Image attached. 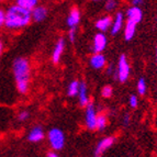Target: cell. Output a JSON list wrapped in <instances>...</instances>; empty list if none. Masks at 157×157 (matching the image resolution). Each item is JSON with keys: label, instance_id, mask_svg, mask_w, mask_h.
Instances as JSON below:
<instances>
[{"label": "cell", "instance_id": "1", "mask_svg": "<svg viewBox=\"0 0 157 157\" xmlns=\"http://www.w3.org/2000/svg\"><path fill=\"white\" fill-rule=\"evenodd\" d=\"M32 21L31 11L19 5H13L6 11L5 26L9 30H19L29 25Z\"/></svg>", "mask_w": 157, "mask_h": 157}, {"label": "cell", "instance_id": "2", "mask_svg": "<svg viewBox=\"0 0 157 157\" xmlns=\"http://www.w3.org/2000/svg\"><path fill=\"white\" fill-rule=\"evenodd\" d=\"M13 75L17 82V88L20 94H24L29 90L30 84V64L24 57H18L13 60L12 65Z\"/></svg>", "mask_w": 157, "mask_h": 157}, {"label": "cell", "instance_id": "3", "mask_svg": "<svg viewBox=\"0 0 157 157\" xmlns=\"http://www.w3.org/2000/svg\"><path fill=\"white\" fill-rule=\"evenodd\" d=\"M48 142L54 151H60L65 146V134L59 128H52L48 132Z\"/></svg>", "mask_w": 157, "mask_h": 157}, {"label": "cell", "instance_id": "4", "mask_svg": "<svg viewBox=\"0 0 157 157\" xmlns=\"http://www.w3.org/2000/svg\"><path fill=\"white\" fill-rule=\"evenodd\" d=\"M97 112H96V108H94V102H88L86 105V113H85V122L88 130L94 131L97 130Z\"/></svg>", "mask_w": 157, "mask_h": 157}, {"label": "cell", "instance_id": "5", "mask_svg": "<svg viewBox=\"0 0 157 157\" xmlns=\"http://www.w3.org/2000/svg\"><path fill=\"white\" fill-rule=\"evenodd\" d=\"M117 77L120 82H125L130 77V65H128V58L124 54L120 56L118 62V68H117Z\"/></svg>", "mask_w": 157, "mask_h": 157}, {"label": "cell", "instance_id": "6", "mask_svg": "<svg viewBox=\"0 0 157 157\" xmlns=\"http://www.w3.org/2000/svg\"><path fill=\"white\" fill-rule=\"evenodd\" d=\"M108 44V40L103 32L97 33L94 37V42H92V51L94 53H102L105 50Z\"/></svg>", "mask_w": 157, "mask_h": 157}, {"label": "cell", "instance_id": "7", "mask_svg": "<svg viewBox=\"0 0 157 157\" xmlns=\"http://www.w3.org/2000/svg\"><path fill=\"white\" fill-rule=\"evenodd\" d=\"M114 142H115V139L112 137V136H108V137L102 139L101 141H99V143H98L96 148H94V156H101L105 151H108V149L114 144Z\"/></svg>", "mask_w": 157, "mask_h": 157}, {"label": "cell", "instance_id": "8", "mask_svg": "<svg viewBox=\"0 0 157 157\" xmlns=\"http://www.w3.org/2000/svg\"><path fill=\"white\" fill-rule=\"evenodd\" d=\"M90 66H91L94 69H102V68L105 67V64H107V58L105 56L102 54V53H94V55L90 57Z\"/></svg>", "mask_w": 157, "mask_h": 157}, {"label": "cell", "instance_id": "9", "mask_svg": "<svg viewBox=\"0 0 157 157\" xmlns=\"http://www.w3.org/2000/svg\"><path fill=\"white\" fill-rule=\"evenodd\" d=\"M65 40L63 37H60L57 41V43L55 44V47L53 50V54H52V60L54 64H57L58 62L62 58V55H63L64 51H65Z\"/></svg>", "mask_w": 157, "mask_h": 157}, {"label": "cell", "instance_id": "10", "mask_svg": "<svg viewBox=\"0 0 157 157\" xmlns=\"http://www.w3.org/2000/svg\"><path fill=\"white\" fill-rule=\"evenodd\" d=\"M126 18L132 20V21H135L139 24L143 19V11L141 10L139 6H132L131 8H128L126 10Z\"/></svg>", "mask_w": 157, "mask_h": 157}, {"label": "cell", "instance_id": "11", "mask_svg": "<svg viewBox=\"0 0 157 157\" xmlns=\"http://www.w3.org/2000/svg\"><path fill=\"white\" fill-rule=\"evenodd\" d=\"M80 18L81 16L79 9L76 8V7H74L67 17V25L69 28H77V25L80 22Z\"/></svg>", "mask_w": 157, "mask_h": 157}, {"label": "cell", "instance_id": "12", "mask_svg": "<svg viewBox=\"0 0 157 157\" xmlns=\"http://www.w3.org/2000/svg\"><path fill=\"white\" fill-rule=\"evenodd\" d=\"M78 98H79V105L80 107H86L89 102V97H88V88H87L86 82L80 81L79 82V91H78Z\"/></svg>", "mask_w": 157, "mask_h": 157}, {"label": "cell", "instance_id": "13", "mask_svg": "<svg viewBox=\"0 0 157 157\" xmlns=\"http://www.w3.org/2000/svg\"><path fill=\"white\" fill-rule=\"evenodd\" d=\"M44 139V131L41 126H35L29 132L28 134V141L32 142V143H37L41 142Z\"/></svg>", "mask_w": 157, "mask_h": 157}, {"label": "cell", "instance_id": "14", "mask_svg": "<svg viewBox=\"0 0 157 157\" xmlns=\"http://www.w3.org/2000/svg\"><path fill=\"white\" fill-rule=\"evenodd\" d=\"M136 25H137V23L135 21H132L130 19L126 20L125 28H124V39H125V41H131L134 37L136 32Z\"/></svg>", "mask_w": 157, "mask_h": 157}, {"label": "cell", "instance_id": "15", "mask_svg": "<svg viewBox=\"0 0 157 157\" xmlns=\"http://www.w3.org/2000/svg\"><path fill=\"white\" fill-rule=\"evenodd\" d=\"M123 21H124V16L122 12H117L114 17V20L112 22V25H111V34L115 35L121 31L122 26H123Z\"/></svg>", "mask_w": 157, "mask_h": 157}, {"label": "cell", "instance_id": "16", "mask_svg": "<svg viewBox=\"0 0 157 157\" xmlns=\"http://www.w3.org/2000/svg\"><path fill=\"white\" fill-rule=\"evenodd\" d=\"M47 16V9L44 7H35L33 10H31V17L32 21L34 22H42L43 20H45Z\"/></svg>", "mask_w": 157, "mask_h": 157}, {"label": "cell", "instance_id": "17", "mask_svg": "<svg viewBox=\"0 0 157 157\" xmlns=\"http://www.w3.org/2000/svg\"><path fill=\"white\" fill-rule=\"evenodd\" d=\"M113 19L110 16H105L100 18L99 20H97L96 22V28L99 30L100 32H105L110 29L111 25H112Z\"/></svg>", "mask_w": 157, "mask_h": 157}, {"label": "cell", "instance_id": "18", "mask_svg": "<svg viewBox=\"0 0 157 157\" xmlns=\"http://www.w3.org/2000/svg\"><path fill=\"white\" fill-rule=\"evenodd\" d=\"M78 91H79V81L73 80L71 84L68 85L67 96L68 97H76V96H78Z\"/></svg>", "mask_w": 157, "mask_h": 157}, {"label": "cell", "instance_id": "19", "mask_svg": "<svg viewBox=\"0 0 157 157\" xmlns=\"http://www.w3.org/2000/svg\"><path fill=\"white\" fill-rule=\"evenodd\" d=\"M37 1L39 0H17V5L31 11L37 6Z\"/></svg>", "mask_w": 157, "mask_h": 157}, {"label": "cell", "instance_id": "20", "mask_svg": "<svg viewBox=\"0 0 157 157\" xmlns=\"http://www.w3.org/2000/svg\"><path fill=\"white\" fill-rule=\"evenodd\" d=\"M108 125V119L105 114H99L97 117V130L103 131Z\"/></svg>", "mask_w": 157, "mask_h": 157}, {"label": "cell", "instance_id": "21", "mask_svg": "<svg viewBox=\"0 0 157 157\" xmlns=\"http://www.w3.org/2000/svg\"><path fill=\"white\" fill-rule=\"evenodd\" d=\"M137 92L141 96H144L146 92V82H145L144 78H140L137 81Z\"/></svg>", "mask_w": 157, "mask_h": 157}, {"label": "cell", "instance_id": "22", "mask_svg": "<svg viewBox=\"0 0 157 157\" xmlns=\"http://www.w3.org/2000/svg\"><path fill=\"white\" fill-rule=\"evenodd\" d=\"M113 94V90H112V87L111 86H105L103 88H102L101 90V96L103 98H105V99H108V98H111Z\"/></svg>", "mask_w": 157, "mask_h": 157}, {"label": "cell", "instance_id": "23", "mask_svg": "<svg viewBox=\"0 0 157 157\" xmlns=\"http://www.w3.org/2000/svg\"><path fill=\"white\" fill-rule=\"evenodd\" d=\"M117 6H118L117 0H107V1H105V8L107 11H113V10H115Z\"/></svg>", "mask_w": 157, "mask_h": 157}, {"label": "cell", "instance_id": "24", "mask_svg": "<svg viewBox=\"0 0 157 157\" xmlns=\"http://www.w3.org/2000/svg\"><path fill=\"white\" fill-rule=\"evenodd\" d=\"M29 117H30L29 111H26V110L21 111V112L18 114V120L20 121V122H24V121H26L29 119Z\"/></svg>", "mask_w": 157, "mask_h": 157}, {"label": "cell", "instance_id": "25", "mask_svg": "<svg viewBox=\"0 0 157 157\" xmlns=\"http://www.w3.org/2000/svg\"><path fill=\"white\" fill-rule=\"evenodd\" d=\"M76 28H69V32H68V39L71 41V43L75 42V40H76Z\"/></svg>", "mask_w": 157, "mask_h": 157}, {"label": "cell", "instance_id": "26", "mask_svg": "<svg viewBox=\"0 0 157 157\" xmlns=\"http://www.w3.org/2000/svg\"><path fill=\"white\" fill-rule=\"evenodd\" d=\"M128 103H130V107L131 108H136L139 105V99L135 94H132L130 96V99H128Z\"/></svg>", "mask_w": 157, "mask_h": 157}, {"label": "cell", "instance_id": "27", "mask_svg": "<svg viewBox=\"0 0 157 157\" xmlns=\"http://www.w3.org/2000/svg\"><path fill=\"white\" fill-rule=\"evenodd\" d=\"M122 123H123L124 126H128V125H130V123H131V117H130V114H128V113H126V114L123 117Z\"/></svg>", "mask_w": 157, "mask_h": 157}, {"label": "cell", "instance_id": "28", "mask_svg": "<svg viewBox=\"0 0 157 157\" xmlns=\"http://www.w3.org/2000/svg\"><path fill=\"white\" fill-rule=\"evenodd\" d=\"M5 22H6V12L2 9H0V28L5 25Z\"/></svg>", "mask_w": 157, "mask_h": 157}, {"label": "cell", "instance_id": "29", "mask_svg": "<svg viewBox=\"0 0 157 157\" xmlns=\"http://www.w3.org/2000/svg\"><path fill=\"white\" fill-rule=\"evenodd\" d=\"M114 73H115L114 66H112V65L108 66V68H107V74H108V75H113V76H114ZM115 77H117V73H115Z\"/></svg>", "mask_w": 157, "mask_h": 157}, {"label": "cell", "instance_id": "30", "mask_svg": "<svg viewBox=\"0 0 157 157\" xmlns=\"http://www.w3.org/2000/svg\"><path fill=\"white\" fill-rule=\"evenodd\" d=\"M143 3V0H132V5L133 6H141Z\"/></svg>", "mask_w": 157, "mask_h": 157}, {"label": "cell", "instance_id": "31", "mask_svg": "<svg viewBox=\"0 0 157 157\" xmlns=\"http://www.w3.org/2000/svg\"><path fill=\"white\" fill-rule=\"evenodd\" d=\"M46 156L47 157H57L58 154H57V153H55V152H53V151H51L50 153H47Z\"/></svg>", "mask_w": 157, "mask_h": 157}, {"label": "cell", "instance_id": "32", "mask_svg": "<svg viewBox=\"0 0 157 157\" xmlns=\"http://www.w3.org/2000/svg\"><path fill=\"white\" fill-rule=\"evenodd\" d=\"M2 48H3V45H2V43L0 42V55H1V53H2Z\"/></svg>", "mask_w": 157, "mask_h": 157}, {"label": "cell", "instance_id": "33", "mask_svg": "<svg viewBox=\"0 0 157 157\" xmlns=\"http://www.w3.org/2000/svg\"><path fill=\"white\" fill-rule=\"evenodd\" d=\"M156 63H157V46H156Z\"/></svg>", "mask_w": 157, "mask_h": 157}, {"label": "cell", "instance_id": "34", "mask_svg": "<svg viewBox=\"0 0 157 157\" xmlns=\"http://www.w3.org/2000/svg\"><path fill=\"white\" fill-rule=\"evenodd\" d=\"M94 1H100V0H94Z\"/></svg>", "mask_w": 157, "mask_h": 157}, {"label": "cell", "instance_id": "35", "mask_svg": "<svg viewBox=\"0 0 157 157\" xmlns=\"http://www.w3.org/2000/svg\"><path fill=\"white\" fill-rule=\"evenodd\" d=\"M1 1H3V0H0V2H1Z\"/></svg>", "mask_w": 157, "mask_h": 157}]
</instances>
